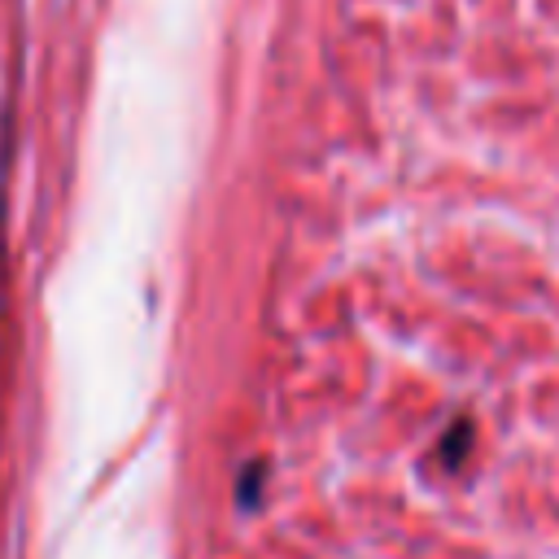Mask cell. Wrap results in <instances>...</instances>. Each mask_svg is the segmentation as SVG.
Returning a JSON list of instances; mask_svg holds the SVG:
<instances>
[{
  "label": "cell",
  "mask_w": 559,
  "mask_h": 559,
  "mask_svg": "<svg viewBox=\"0 0 559 559\" xmlns=\"http://www.w3.org/2000/svg\"><path fill=\"white\" fill-rule=\"evenodd\" d=\"M472 437H476V424H472L467 415H459V419L445 424V432H441V441H437V459H441L445 472H459V467L467 463V454H472Z\"/></svg>",
  "instance_id": "6da1fadb"
},
{
  "label": "cell",
  "mask_w": 559,
  "mask_h": 559,
  "mask_svg": "<svg viewBox=\"0 0 559 559\" xmlns=\"http://www.w3.org/2000/svg\"><path fill=\"white\" fill-rule=\"evenodd\" d=\"M258 498H262V463H249L236 476V502L240 507H258Z\"/></svg>",
  "instance_id": "7a4b0ae2"
}]
</instances>
